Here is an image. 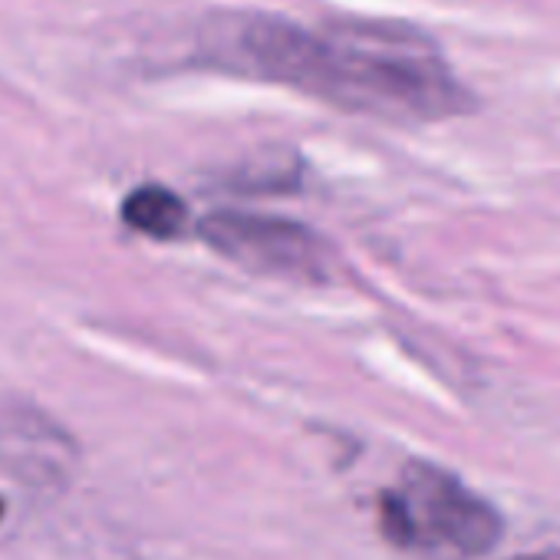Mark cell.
Returning <instances> with one entry per match:
<instances>
[{"instance_id": "cell-1", "label": "cell", "mask_w": 560, "mask_h": 560, "mask_svg": "<svg viewBox=\"0 0 560 560\" xmlns=\"http://www.w3.org/2000/svg\"><path fill=\"white\" fill-rule=\"evenodd\" d=\"M195 63L393 126H432L478 106L435 37L399 21L307 27L264 11H221L201 24Z\"/></svg>"}, {"instance_id": "cell-2", "label": "cell", "mask_w": 560, "mask_h": 560, "mask_svg": "<svg viewBox=\"0 0 560 560\" xmlns=\"http://www.w3.org/2000/svg\"><path fill=\"white\" fill-rule=\"evenodd\" d=\"M383 537L416 560H481L504 537L501 511L458 475L409 462L376 501Z\"/></svg>"}, {"instance_id": "cell-3", "label": "cell", "mask_w": 560, "mask_h": 560, "mask_svg": "<svg viewBox=\"0 0 560 560\" xmlns=\"http://www.w3.org/2000/svg\"><path fill=\"white\" fill-rule=\"evenodd\" d=\"M201 241L224 260L291 284H327L334 277L330 244L301 221L254 214V211H211L198 221Z\"/></svg>"}, {"instance_id": "cell-4", "label": "cell", "mask_w": 560, "mask_h": 560, "mask_svg": "<svg viewBox=\"0 0 560 560\" xmlns=\"http://www.w3.org/2000/svg\"><path fill=\"white\" fill-rule=\"evenodd\" d=\"M122 221L155 241H175L188 231V205L165 185H139L119 208Z\"/></svg>"}, {"instance_id": "cell-5", "label": "cell", "mask_w": 560, "mask_h": 560, "mask_svg": "<svg viewBox=\"0 0 560 560\" xmlns=\"http://www.w3.org/2000/svg\"><path fill=\"white\" fill-rule=\"evenodd\" d=\"M511 560H560V550H537V553H521Z\"/></svg>"}]
</instances>
